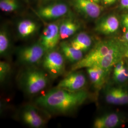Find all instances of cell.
Returning <instances> with one entry per match:
<instances>
[{
    "label": "cell",
    "mask_w": 128,
    "mask_h": 128,
    "mask_svg": "<svg viewBox=\"0 0 128 128\" xmlns=\"http://www.w3.org/2000/svg\"><path fill=\"white\" fill-rule=\"evenodd\" d=\"M122 23L124 28L128 30V14H124L122 16Z\"/></svg>",
    "instance_id": "obj_24"
},
{
    "label": "cell",
    "mask_w": 128,
    "mask_h": 128,
    "mask_svg": "<svg viewBox=\"0 0 128 128\" xmlns=\"http://www.w3.org/2000/svg\"><path fill=\"white\" fill-rule=\"evenodd\" d=\"M68 7L63 2L55 3L41 7L38 14L41 18L46 20H52L60 18L68 12Z\"/></svg>",
    "instance_id": "obj_9"
},
{
    "label": "cell",
    "mask_w": 128,
    "mask_h": 128,
    "mask_svg": "<svg viewBox=\"0 0 128 128\" xmlns=\"http://www.w3.org/2000/svg\"><path fill=\"white\" fill-rule=\"evenodd\" d=\"M69 43L74 48L82 51L84 53L88 52L92 47L91 37L86 32L78 33Z\"/></svg>",
    "instance_id": "obj_14"
},
{
    "label": "cell",
    "mask_w": 128,
    "mask_h": 128,
    "mask_svg": "<svg viewBox=\"0 0 128 128\" xmlns=\"http://www.w3.org/2000/svg\"><path fill=\"white\" fill-rule=\"evenodd\" d=\"M11 66L7 61L0 62V82L2 84L4 82L9 76L11 71Z\"/></svg>",
    "instance_id": "obj_22"
},
{
    "label": "cell",
    "mask_w": 128,
    "mask_h": 128,
    "mask_svg": "<svg viewBox=\"0 0 128 128\" xmlns=\"http://www.w3.org/2000/svg\"><path fill=\"white\" fill-rule=\"evenodd\" d=\"M124 58L128 59V43H124Z\"/></svg>",
    "instance_id": "obj_25"
},
{
    "label": "cell",
    "mask_w": 128,
    "mask_h": 128,
    "mask_svg": "<svg viewBox=\"0 0 128 128\" xmlns=\"http://www.w3.org/2000/svg\"><path fill=\"white\" fill-rule=\"evenodd\" d=\"M49 76L44 70L35 66H28L18 76V84L26 94L35 95L44 90L48 86Z\"/></svg>",
    "instance_id": "obj_3"
},
{
    "label": "cell",
    "mask_w": 128,
    "mask_h": 128,
    "mask_svg": "<svg viewBox=\"0 0 128 128\" xmlns=\"http://www.w3.org/2000/svg\"><path fill=\"white\" fill-rule=\"evenodd\" d=\"M11 42L7 30L2 28L0 32V56L1 58H7L10 55Z\"/></svg>",
    "instance_id": "obj_19"
},
{
    "label": "cell",
    "mask_w": 128,
    "mask_h": 128,
    "mask_svg": "<svg viewBox=\"0 0 128 128\" xmlns=\"http://www.w3.org/2000/svg\"><path fill=\"white\" fill-rule=\"evenodd\" d=\"M38 28L39 26L37 22L28 19L20 21L17 25L18 36L24 39L32 37L38 31Z\"/></svg>",
    "instance_id": "obj_17"
},
{
    "label": "cell",
    "mask_w": 128,
    "mask_h": 128,
    "mask_svg": "<svg viewBox=\"0 0 128 128\" xmlns=\"http://www.w3.org/2000/svg\"><path fill=\"white\" fill-rule=\"evenodd\" d=\"M46 53L44 48L38 42L19 48L16 50V54L18 62L28 67L35 66L41 63Z\"/></svg>",
    "instance_id": "obj_4"
},
{
    "label": "cell",
    "mask_w": 128,
    "mask_h": 128,
    "mask_svg": "<svg viewBox=\"0 0 128 128\" xmlns=\"http://www.w3.org/2000/svg\"><path fill=\"white\" fill-rule=\"evenodd\" d=\"M120 27L118 18L114 15H110L102 18L97 23L96 32L104 35H110L117 32Z\"/></svg>",
    "instance_id": "obj_12"
},
{
    "label": "cell",
    "mask_w": 128,
    "mask_h": 128,
    "mask_svg": "<svg viewBox=\"0 0 128 128\" xmlns=\"http://www.w3.org/2000/svg\"><path fill=\"white\" fill-rule=\"evenodd\" d=\"M116 0H103L104 2L105 5H110L113 4Z\"/></svg>",
    "instance_id": "obj_28"
},
{
    "label": "cell",
    "mask_w": 128,
    "mask_h": 128,
    "mask_svg": "<svg viewBox=\"0 0 128 128\" xmlns=\"http://www.w3.org/2000/svg\"><path fill=\"white\" fill-rule=\"evenodd\" d=\"M72 4L76 9L90 18H97L102 12L99 4L90 0H72Z\"/></svg>",
    "instance_id": "obj_11"
},
{
    "label": "cell",
    "mask_w": 128,
    "mask_h": 128,
    "mask_svg": "<svg viewBox=\"0 0 128 128\" xmlns=\"http://www.w3.org/2000/svg\"><path fill=\"white\" fill-rule=\"evenodd\" d=\"M36 105L28 104L23 107L20 112L22 121L31 128L43 127L46 122V119L40 113Z\"/></svg>",
    "instance_id": "obj_7"
},
{
    "label": "cell",
    "mask_w": 128,
    "mask_h": 128,
    "mask_svg": "<svg viewBox=\"0 0 128 128\" xmlns=\"http://www.w3.org/2000/svg\"><path fill=\"white\" fill-rule=\"evenodd\" d=\"M65 60L61 51L56 49L46 53L41 65L43 69L50 78H56L64 73Z\"/></svg>",
    "instance_id": "obj_5"
},
{
    "label": "cell",
    "mask_w": 128,
    "mask_h": 128,
    "mask_svg": "<svg viewBox=\"0 0 128 128\" xmlns=\"http://www.w3.org/2000/svg\"><path fill=\"white\" fill-rule=\"evenodd\" d=\"M90 0L92 1V2H97L98 4H99L100 2V0Z\"/></svg>",
    "instance_id": "obj_29"
},
{
    "label": "cell",
    "mask_w": 128,
    "mask_h": 128,
    "mask_svg": "<svg viewBox=\"0 0 128 128\" xmlns=\"http://www.w3.org/2000/svg\"><path fill=\"white\" fill-rule=\"evenodd\" d=\"M89 96V92L84 89L71 91L56 87L38 97L35 104L48 112L66 114L82 105Z\"/></svg>",
    "instance_id": "obj_2"
},
{
    "label": "cell",
    "mask_w": 128,
    "mask_h": 128,
    "mask_svg": "<svg viewBox=\"0 0 128 128\" xmlns=\"http://www.w3.org/2000/svg\"><path fill=\"white\" fill-rule=\"evenodd\" d=\"M124 44L114 39L99 41L82 60L72 64L71 72L98 66L110 72L115 64L124 59Z\"/></svg>",
    "instance_id": "obj_1"
},
{
    "label": "cell",
    "mask_w": 128,
    "mask_h": 128,
    "mask_svg": "<svg viewBox=\"0 0 128 128\" xmlns=\"http://www.w3.org/2000/svg\"><path fill=\"white\" fill-rule=\"evenodd\" d=\"M86 78L82 71H71L58 84L56 88L71 91H78L84 89L86 84Z\"/></svg>",
    "instance_id": "obj_8"
},
{
    "label": "cell",
    "mask_w": 128,
    "mask_h": 128,
    "mask_svg": "<svg viewBox=\"0 0 128 128\" xmlns=\"http://www.w3.org/2000/svg\"><path fill=\"white\" fill-rule=\"evenodd\" d=\"M124 119L119 114L111 112L98 116L94 121V128H114L124 124Z\"/></svg>",
    "instance_id": "obj_10"
},
{
    "label": "cell",
    "mask_w": 128,
    "mask_h": 128,
    "mask_svg": "<svg viewBox=\"0 0 128 128\" xmlns=\"http://www.w3.org/2000/svg\"><path fill=\"white\" fill-rule=\"evenodd\" d=\"M18 4L17 0H0V9L4 12H10L18 9Z\"/></svg>",
    "instance_id": "obj_21"
},
{
    "label": "cell",
    "mask_w": 128,
    "mask_h": 128,
    "mask_svg": "<svg viewBox=\"0 0 128 128\" xmlns=\"http://www.w3.org/2000/svg\"><path fill=\"white\" fill-rule=\"evenodd\" d=\"M112 78L118 84H124L128 82V66L124 60H121L113 67Z\"/></svg>",
    "instance_id": "obj_18"
},
{
    "label": "cell",
    "mask_w": 128,
    "mask_h": 128,
    "mask_svg": "<svg viewBox=\"0 0 128 128\" xmlns=\"http://www.w3.org/2000/svg\"><path fill=\"white\" fill-rule=\"evenodd\" d=\"M117 94L119 105L128 104V90L124 87H116Z\"/></svg>",
    "instance_id": "obj_23"
},
{
    "label": "cell",
    "mask_w": 128,
    "mask_h": 128,
    "mask_svg": "<svg viewBox=\"0 0 128 128\" xmlns=\"http://www.w3.org/2000/svg\"><path fill=\"white\" fill-rule=\"evenodd\" d=\"M86 69L93 86L96 89H101L104 85L110 72L98 66H92Z\"/></svg>",
    "instance_id": "obj_13"
},
{
    "label": "cell",
    "mask_w": 128,
    "mask_h": 128,
    "mask_svg": "<svg viewBox=\"0 0 128 128\" xmlns=\"http://www.w3.org/2000/svg\"><path fill=\"white\" fill-rule=\"evenodd\" d=\"M60 51L64 58L72 64L79 62L84 56L82 51L74 48L68 42H62L60 43Z\"/></svg>",
    "instance_id": "obj_15"
},
{
    "label": "cell",
    "mask_w": 128,
    "mask_h": 128,
    "mask_svg": "<svg viewBox=\"0 0 128 128\" xmlns=\"http://www.w3.org/2000/svg\"><path fill=\"white\" fill-rule=\"evenodd\" d=\"M80 23L72 18H68L60 24V40H64L73 36L80 30Z\"/></svg>",
    "instance_id": "obj_16"
},
{
    "label": "cell",
    "mask_w": 128,
    "mask_h": 128,
    "mask_svg": "<svg viewBox=\"0 0 128 128\" xmlns=\"http://www.w3.org/2000/svg\"><path fill=\"white\" fill-rule=\"evenodd\" d=\"M104 98L107 103L112 105H119V101L116 87L108 86L104 91Z\"/></svg>",
    "instance_id": "obj_20"
},
{
    "label": "cell",
    "mask_w": 128,
    "mask_h": 128,
    "mask_svg": "<svg viewBox=\"0 0 128 128\" xmlns=\"http://www.w3.org/2000/svg\"><path fill=\"white\" fill-rule=\"evenodd\" d=\"M60 24L52 22L46 24L41 33L39 42L46 52L56 50L60 40Z\"/></svg>",
    "instance_id": "obj_6"
},
{
    "label": "cell",
    "mask_w": 128,
    "mask_h": 128,
    "mask_svg": "<svg viewBox=\"0 0 128 128\" xmlns=\"http://www.w3.org/2000/svg\"><path fill=\"white\" fill-rule=\"evenodd\" d=\"M122 40L124 43H128V30L124 34L122 37Z\"/></svg>",
    "instance_id": "obj_27"
},
{
    "label": "cell",
    "mask_w": 128,
    "mask_h": 128,
    "mask_svg": "<svg viewBox=\"0 0 128 128\" xmlns=\"http://www.w3.org/2000/svg\"><path fill=\"white\" fill-rule=\"evenodd\" d=\"M120 5L122 8L128 10V0H120Z\"/></svg>",
    "instance_id": "obj_26"
}]
</instances>
